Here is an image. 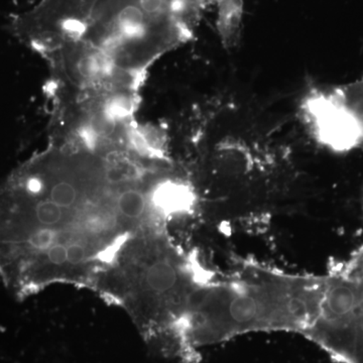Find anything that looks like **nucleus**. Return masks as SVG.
I'll return each mask as SVG.
<instances>
[{
	"label": "nucleus",
	"mask_w": 363,
	"mask_h": 363,
	"mask_svg": "<svg viewBox=\"0 0 363 363\" xmlns=\"http://www.w3.org/2000/svg\"><path fill=\"white\" fill-rule=\"evenodd\" d=\"M117 100H128V99H117ZM112 101V100H111ZM97 102H105V101H97Z\"/></svg>",
	"instance_id": "39448f33"
},
{
	"label": "nucleus",
	"mask_w": 363,
	"mask_h": 363,
	"mask_svg": "<svg viewBox=\"0 0 363 363\" xmlns=\"http://www.w3.org/2000/svg\"><path fill=\"white\" fill-rule=\"evenodd\" d=\"M304 111L315 135L325 145L344 149L359 140V121L355 112L344 102L339 104L323 95H314L307 97Z\"/></svg>",
	"instance_id": "20e7f679"
},
{
	"label": "nucleus",
	"mask_w": 363,
	"mask_h": 363,
	"mask_svg": "<svg viewBox=\"0 0 363 363\" xmlns=\"http://www.w3.org/2000/svg\"><path fill=\"white\" fill-rule=\"evenodd\" d=\"M200 285L162 227L156 226L135 236L93 289L124 308L155 350L182 362L184 324Z\"/></svg>",
	"instance_id": "f03ea898"
},
{
	"label": "nucleus",
	"mask_w": 363,
	"mask_h": 363,
	"mask_svg": "<svg viewBox=\"0 0 363 363\" xmlns=\"http://www.w3.org/2000/svg\"><path fill=\"white\" fill-rule=\"evenodd\" d=\"M324 283L316 279L255 272L226 283H202L193 294L183 328L188 362L197 350L250 332L305 334L316 319Z\"/></svg>",
	"instance_id": "7ed1b4c3"
},
{
	"label": "nucleus",
	"mask_w": 363,
	"mask_h": 363,
	"mask_svg": "<svg viewBox=\"0 0 363 363\" xmlns=\"http://www.w3.org/2000/svg\"><path fill=\"white\" fill-rule=\"evenodd\" d=\"M131 147L56 143L0 188V278L18 296L94 286L123 247L162 225V174Z\"/></svg>",
	"instance_id": "f257e3e1"
}]
</instances>
